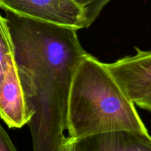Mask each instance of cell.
I'll return each mask as SVG.
<instances>
[{
	"label": "cell",
	"instance_id": "cell-1",
	"mask_svg": "<svg viewBox=\"0 0 151 151\" xmlns=\"http://www.w3.org/2000/svg\"><path fill=\"white\" fill-rule=\"evenodd\" d=\"M5 12L34 151H60L72 78L86 54L78 29Z\"/></svg>",
	"mask_w": 151,
	"mask_h": 151
},
{
	"label": "cell",
	"instance_id": "cell-2",
	"mask_svg": "<svg viewBox=\"0 0 151 151\" xmlns=\"http://www.w3.org/2000/svg\"><path fill=\"white\" fill-rule=\"evenodd\" d=\"M134 105L105 63L86 53L77 66L69 91V137L78 138L116 130L148 132Z\"/></svg>",
	"mask_w": 151,
	"mask_h": 151
},
{
	"label": "cell",
	"instance_id": "cell-3",
	"mask_svg": "<svg viewBox=\"0 0 151 151\" xmlns=\"http://www.w3.org/2000/svg\"><path fill=\"white\" fill-rule=\"evenodd\" d=\"M0 7L43 22L78 30L87 28L83 7L75 0H0Z\"/></svg>",
	"mask_w": 151,
	"mask_h": 151
},
{
	"label": "cell",
	"instance_id": "cell-4",
	"mask_svg": "<svg viewBox=\"0 0 151 151\" xmlns=\"http://www.w3.org/2000/svg\"><path fill=\"white\" fill-rule=\"evenodd\" d=\"M136 54L105 63L125 95L136 102L151 94V50L136 47Z\"/></svg>",
	"mask_w": 151,
	"mask_h": 151
},
{
	"label": "cell",
	"instance_id": "cell-5",
	"mask_svg": "<svg viewBox=\"0 0 151 151\" xmlns=\"http://www.w3.org/2000/svg\"><path fill=\"white\" fill-rule=\"evenodd\" d=\"M60 151H151L148 132L116 130L73 138L66 137Z\"/></svg>",
	"mask_w": 151,
	"mask_h": 151
},
{
	"label": "cell",
	"instance_id": "cell-6",
	"mask_svg": "<svg viewBox=\"0 0 151 151\" xmlns=\"http://www.w3.org/2000/svg\"><path fill=\"white\" fill-rule=\"evenodd\" d=\"M0 118L10 128H20L29 121L13 58L0 82Z\"/></svg>",
	"mask_w": 151,
	"mask_h": 151
},
{
	"label": "cell",
	"instance_id": "cell-7",
	"mask_svg": "<svg viewBox=\"0 0 151 151\" xmlns=\"http://www.w3.org/2000/svg\"><path fill=\"white\" fill-rule=\"evenodd\" d=\"M13 58V43L7 19L0 14V82L4 77L9 60Z\"/></svg>",
	"mask_w": 151,
	"mask_h": 151
},
{
	"label": "cell",
	"instance_id": "cell-8",
	"mask_svg": "<svg viewBox=\"0 0 151 151\" xmlns=\"http://www.w3.org/2000/svg\"><path fill=\"white\" fill-rule=\"evenodd\" d=\"M13 142L5 130L0 125V151H16Z\"/></svg>",
	"mask_w": 151,
	"mask_h": 151
},
{
	"label": "cell",
	"instance_id": "cell-9",
	"mask_svg": "<svg viewBox=\"0 0 151 151\" xmlns=\"http://www.w3.org/2000/svg\"><path fill=\"white\" fill-rule=\"evenodd\" d=\"M134 104L137 105V106H139L141 109L149 111L151 112V94L146 97L145 98L142 99V100L136 102Z\"/></svg>",
	"mask_w": 151,
	"mask_h": 151
},
{
	"label": "cell",
	"instance_id": "cell-10",
	"mask_svg": "<svg viewBox=\"0 0 151 151\" xmlns=\"http://www.w3.org/2000/svg\"><path fill=\"white\" fill-rule=\"evenodd\" d=\"M76 2H78V4L81 6H82L84 8V7H86V5H88L90 2H91L92 0H75Z\"/></svg>",
	"mask_w": 151,
	"mask_h": 151
}]
</instances>
